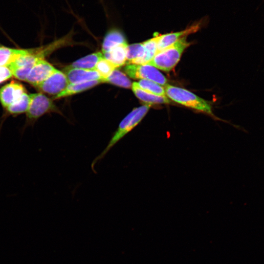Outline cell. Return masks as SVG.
Here are the masks:
<instances>
[{
    "label": "cell",
    "mask_w": 264,
    "mask_h": 264,
    "mask_svg": "<svg viewBox=\"0 0 264 264\" xmlns=\"http://www.w3.org/2000/svg\"><path fill=\"white\" fill-rule=\"evenodd\" d=\"M150 107V105L146 104L134 108L122 119L105 148L92 162L91 167L93 171H94L95 164L102 159L117 143L141 122L148 112Z\"/></svg>",
    "instance_id": "1"
},
{
    "label": "cell",
    "mask_w": 264,
    "mask_h": 264,
    "mask_svg": "<svg viewBox=\"0 0 264 264\" xmlns=\"http://www.w3.org/2000/svg\"><path fill=\"white\" fill-rule=\"evenodd\" d=\"M190 43L187 41L186 36L156 53L153 58L147 64L161 70L169 72L179 62L181 55Z\"/></svg>",
    "instance_id": "2"
},
{
    "label": "cell",
    "mask_w": 264,
    "mask_h": 264,
    "mask_svg": "<svg viewBox=\"0 0 264 264\" xmlns=\"http://www.w3.org/2000/svg\"><path fill=\"white\" fill-rule=\"evenodd\" d=\"M164 89L167 97L173 101L213 115L210 105L189 90L167 84L164 86Z\"/></svg>",
    "instance_id": "3"
},
{
    "label": "cell",
    "mask_w": 264,
    "mask_h": 264,
    "mask_svg": "<svg viewBox=\"0 0 264 264\" xmlns=\"http://www.w3.org/2000/svg\"><path fill=\"white\" fill-rule=\"evenodd\" d=\"M47 56V54L42 46L32 49L30 53L18 58L7 66L11 70L13 76L17 79L25 81L37 62L44 59Z\"/></svg>",
    "instance_id": "4"
},
{
    "label": "cell",
    "mask_w": 264,
    "mask_h": 264,
    "mask_svg": "<svg viewBox=\"0 0 264 264\" xmlns=\"http://www.w3.org/2000/svg\"><path fill=\"white\" fill-rule=\"evenodd\" d=\"M30 104L26 112V126L33 124L43 115L56 110V108L52 100L42 92L30 94Z\"/></svg>",
    "instance_id": "5"
},
{
    "label": "cell",
    "mask_w": 264,
    "mask_h": 264,
    "mask_svg": "<svg viewBox=\"0 0 264 264\" xmlns=\"http://www.w3.org/2000/svg\"><path fill=\"white\" fill-rule=\"evenodd\" d=\"M124 70L130 77L134 79L150 80L163 86L167 84V80L165 76L156 68L148 64H128Z\"/></svg>",
    "instance_id": "6"
},
{
    "label": "cell",
    "mask_w": 264,
    "mask_h": 264,
    "mask_svg": "<svg viewBox=\"0 0 264 264\" xmlns=\"http://www.w3.org/2000/svg\"><path fill=\"white\" fill-rule=\"evenodd\" d=\"M69 83L64 72L56 69L46 79L36 88L42 92L54 96L63 91Z\"/></svg>",
    "instance_id": "7"
},
{
    "label": "cell",
    "mask_w": 264,
    "mask_h": 264,
    "mask_svg": "<svg viewBox=\"0 0 264 264\" xmlns=\"http://www.w3.org/2000/svg\"><path fill=\"white\" fill-rule=\"evenodd\" d=\"M56 69L45 59L37 62L29 73L25 81L36 88Z\"/></svg>",
    "instance_id": "8"
},
{
    "label": "cell",
    "mask_w": 264,
    "mask_h": 264,
    "mask_svg": "<svg viewBox=\"0 0 264 264\" xmlns=\"http://www.w3.org/2000/svg\"><path fill=\"white\" fill-rule=\"evenodd\" d=\"M25 92V89L21 84L11 81L0 89V102L6 109L19 100Z\"/></svg>",
    "instance_id": "9"
},
{
    "label": "cell",
    "mask_w": 264,
    "mask_h": 264,
    "mask_svg": "<svg viewBox=\"0 0 264 264\" xmlns=\"http://www.w3.org/2000/svg\"><path fill=\"white\" fill-rule=\"evenodd\" d=\"M64 70L69 84L95 80L104 83L102 77L95 70L66 67Z\"/></svg>",
    "instance_id": "10"
},
{
    "label": "cell",
    "mask_w": 264,
    "mask_h": 264,
    "mask_svg": "<svg viewBox=\"0 0 264 264\" xmlns=\"http://www.w3.org/2000/svg\"><path fill=\"white\" fill-rule=\"evenodd\" d=\"M199 28V24H197L181 31L159 35L157 45V52L170 46L180 38L187 36L189 34L197 31Z\"/></svg>",
    "instance_id": "11"
},
{
    "label": "cell",
    "mask_w": 264,
    "mask_h": 264,
    "mask_svg": "<svg viewBox=\"0 0 264 264\" xmlns=\"http://www.w3.org/2000/svg\"><path fill=\"white\" fill-rule=\"evenodd\" d=\"M131 88L135 95L139 100L147 104H168L171 102L167 96L155 95L145 91L138 86L137 82H133Z\"/></svg>",
    "instance_id": "12"
},
{
    "label": "cell",
    "mask_w": 264,
    "mask_h": 264,
    "mask_svg": "<svg viewBox=\"0 0 264 264\" xmlns=\"http://www.w3.org/2000/svg\"><path fill=\"white\" fill-rule=\"evenodd\" d=\"M127 43L125 36L120 30L112 29L107 33L104 39L102 46V53Z\"/></svg>",
    "instance_id": "13"
},
{
    "label": "cell",
    "mask_w": 264,
    "mask_h": 264,
    "mask_svg": "<svg viewBox=\"0 0 264 264\" xmlns=\"http://www.w3.org/2000/svg\"><path fill=\"white\" fill-rule=\"evenodd\" d=\"M128 44L118 46L103 53L105 59L110 62L116 68L126 63Z\"/></svg>",
    "instance_id": "14"
},
{
    "label": "cell",
    "mask_w": 264,
    "mask_h": 264,
    "mask_svg": "<svg viewBox=\"0 0 264 264\" xmlns=\"http://www.w3.org/2000/svg\"><path fill=\"white\" fill-rule=\"evenodd\" d=\"M102 83L103 82L101 81L95 80L69 84L63 91L53 97V99H57L71 96L89 89Z\"/></svg>",
    "instance_id": "15"
},
{
    "label": "cell",
    "mask_w": 264,
    "mask_h": 264,
    "mask_svg": "<svg viewBox=\"0 0 264 264\" xmlns=\"http://www.w3.org/2000/svg\"><path fill=\"white\" fill-rule=\"evenodd\" d=\"M32 50L0 46V66H7L18 58L30 53Z\"/></svg>",
    "instance_id": "16"
},
{
    "label": "cell",
    "mask_w": 264,
    "mask_h": 264,
    "mask_svg": "<svg viewBox=\"0 0 264 264\" xmlns=\"http://www.w3.org/2000/svg\"><path fill=\"white\" fill-rule=\"evenodd\" d=\"M103 58L102 52L93 53L77 60L66 67L94 70L97 64Z\"/></svg>",
    "instance_id": "17"
},
{
    "label": "cell",
    "mask_w": 264,
    "mask_h": 264,
    "mask_svg": "<svg viewBox=\"0 0 264 264\" xmlns=\"http://www.w3.org/2000/svg\"><path fill=\"white\" fill-rule=\"evenodd\" d=\"M30 101V94L25 92L19 100L6 108V110L8 113L12 115L26 112L29 108Z\"/></svg>",
    "instance_id": "18"
},
{
    "label": "cell",
    "mask_w": 264,
    "mask_h": 264,
    "mask_svg": "<svg viewBox=\"0 0 264 264\" xmlns=\"http://www.w3.org/2000/svg\"><path fill=\"white\" fill-rule=\"evenodd\" d=\"M104 83H109L120 87L129 88H132L131 81L122 72L114 69L104 80Z\"/></svg>",
    "instance_id": "19"
},
{
    "label": "cell",
    "mask_w": 264,
    "mask_h": 264,
    "mask_svg": "<svg viewBox=\"0 0 264 264\" xmlns=\"http://www.w3.org/2000/svg\"><path fill=\"white\" fill-rule=\"evenodd\" d=\"M137 83L141 88L148 92L155 95L167 96L164 88L154 81L142 79L139 80Z\"/></svg>",
    "instance_id": "20"
},
{
    "label": "cell",
    "mask_w": 264,
    "mask_h": 264,
    "mask_svg": "<svg viewBox=\"0 0 264 264\" xmlns=\"http://www.w3.org/2000/svg\"><path fill=\"white\" fill-rule=\"evenodd\" d=\"M115 69L117 68L104 57L97 64L94 70L101 75L104 83L105 79Z\"/></svg>",
    "instance_id": "21"
},
{
    "label": "cell",
    "mask_w": 264,
    "mask_h": 264,
    "mask_svg": "<svg viewBox=\"0 0 264 264\" xmlns=\"http://www.w3.org/2000/svg\"><path fill=\"white\" fill-rule=\"evenodd\" d=\"M11 70L8 66H0V84L12 77Z\"/></svg>",
    "instance_id": "22"
}]
</instances>
